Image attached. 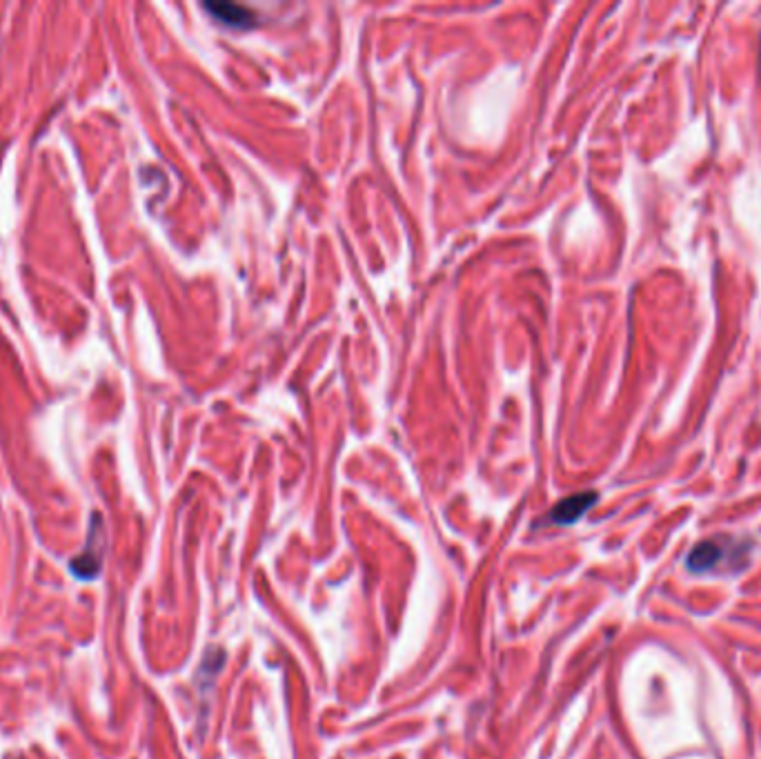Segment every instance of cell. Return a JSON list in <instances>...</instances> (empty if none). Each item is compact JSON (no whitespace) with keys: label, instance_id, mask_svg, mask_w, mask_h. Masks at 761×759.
Wrapping results in <instances>:
<instances>
[{"label":"cell","instance_id":"2","mask_svg":"<svg viewBox=\"0 0 761 759\" xmlns=\"http://www.w3.org/2000/svg\"><path fill=\"white\" fill-rule=\"evenodd\" d=\"M205 9L210 12L216 21H221L236 29H250L256 25V16L250 9L236 3H205Z\"/></svg>","mask_w":761,"mask_h":759},{"label":"cell","instance_id":"3","mask_svg":"<svg viewBox=\"0 0 761 759\" xmlns=\"http://www.w3.org/2000/svg\"><path fill=\"white\" fill-rule=\"evenodd\" d=\"M724 552H726L724 546L717 544V541H701L699 546L690 550L688 568L695 570V573H706V570L721 564V559H724Z\"/></svg>","mask_w":761,"mask_h":759},{"label":"cell","instance_id":"1","mask_svg":"<svg viewBox=\"0 0 761 759\" xmlns=\"http://www.w3.org/2000/svg\"><path fill=\"white\" fill-rule=\"evenodd\" d=\"M597 499H599L597 492H579V495H572L568 499L559 501L550 517L559 526H570L586 515V512L597 504Z\"/></svg>","mask_w":761,"mask_h":759}]
</instances>
